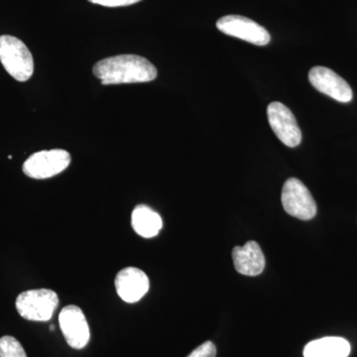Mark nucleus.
<instances>
[{"label":"nucleus","instance_id":"nucleus-1","mask_svg":"<svg viewBox=\"0 0 357 357\" xmlns=\"http://www.w3.org/2000/svg\"><path fill=\"white\" fill-rule=\"evenodd\" d=\"M93 75L103 86L148 83L156 79V67L147 59L137 55H119L96 63Z\"/></svg>","mask_w":357,"mask_h":357},{"label":"nucleus","instance_id":"nucleus-9","mask_svg":"<svg viewBox=\"0 0 357 357\" xmlns=\"http://www.w3.org/2000/svg\"><path fill=\"white\" fill-rule=\"evenodd\" d=\"M59 323L66 342L75 349H82L89 344V328L83 311L70 305L59 314Z\"/></svg>","mask_w":357,"mask_h":357},{"label":"nucleus","instance_id":"nucleus-17","mask_svg":"<svg viewBox=\"0 0 357 357\" xmlns=\"http://www.w3.org/2000/svg\"><path fill=\"white\" fill-rule=\"evenodd\" d=\"M50 330H51V331H54V326H50Z\"/></svg>","mask_w":357,"mask_h":357},{"label":"nucleus","instance_id":"nucleus-16","mask_svg":"<svg viewBox=\"0 0 357 357\" xmlns=\"http://www.w3.org/2000/svg\"><path fill=\"white\" fill-rule=\"evenodd\" d=\"M89 1L105 7H121L132 6L140 2L141 0H89Z\"/></svg>","mask_w":357,"mask_h":357},{"label":"nucleus","instance_id":"nucleus-15","mask_svg":"<svg viewBox=\"0 0 357 357\" xmlns=\"http://www.w3.org/2000/svg\"><path fill=\"white\" fill-rule=\"evenodd\" d=\"M217 356V347L211 342H204L197 347L188 357H215Z\"/></svg>","mask_w":357,"mask_h":357},{"label":"nucleus","instance_id":"nucleus-5","mask_svg":"<svg viewBox=\"0 0 357 357\" xmlns=\"http://www.w3.org/2000/svg\"><path fill=\"white\" fill-rule=\"evenodd\" d=\"M281 199L284 210L294 218L310 220L316 215V202L304 183L298 178H290L286 181Z\"/></svg>","mask_w":357,"mask_h":357},{"label":"nucleus","instance_id":"nucleus-3","mask_svg":"<svg viewBox=\"0 0 357 357\" xmlns=\"http://www.w3.org/2000/svg\"><path fill=\"white\" fill-rule=\"evenodd\" d=\"M16 309L23 319L32 321L51 319L57 309V294L49 289H36L20 294L16 299Z\"/></svg>","mask_w":357,"mask_h":357},{"label":"nucleus","instance_id":"nucleus-11","mask_svg":"<svg viewBox=\"0 0 357 357\" xmlns=\"http://www.w3.org/2000/svg\"><path fill=\"white\" fill-rule=\"evenodd\" d=\"M234 267L239 274L257 276L265 268V257L259 244L248 241L244 246H236L232 250Z\"/></svg>","mask_w":357,"mask_h":357},{"label":"nucleus","instance_id":"nucleus-7","mask_svg":"<svg viewBox=\"0 0 357 357\" xmlns=\"http://www.w3.org/2000/svg\"><path fill=\"white\" fill-rule=\"evenodd\" d=\"M267 116L272 130L283 144L291 148L300 144L302 131L289 107L279 102H271L267 107Z\"/></svg>","mask_w":357,"mask_h":357},{"label":"nucleus","instance_id":"nucleus-8","mask_svg":"<svg viewBox=\"0 0 357 357\" xmlns=\"http://www.w3.org/2000/svg\"><path fill=\"white\" fill-rule=\"evenodd\" d=\"M309 81L319 93L331 96L337 102H349L354 98V93L347 82L328 68L321 66L312 68L309 72Z\"/></svg>","mask_w":357,"mask_h":357},{"label":"nucleus","instance_id":"nucleus-12","mask_svg":"<svg viewBox=\"0 0 357 357\" xmlns=\"http://www.w3.org/2000/svg\"><path fill=\"white\" fill-rule=\"evenodd\" d=\"M351 344L342 337H324L312 340L304 349L305 357H347Z\"/></svg>","mask_w":357,"mask_h":357},{"label":"nucleus","instance_id":"nucleus-6","mask_svg":"<svg viewBox=\"0 0 357 357\" xmlns=\"http://www.w3.org/2000/svg\"><path fill=\"white\" fill-rule=\"evenodd\" d=\"M218 29L229 36L243 40L256 46H266L271 41L269 32L255 21L241 15H227L217 22Z\"/></svg>","mask_w":357,"mask_h":357},{"label":"nucleus","instance_id":"nucleus-14","mask_svg":"<svg viewBox=\"0 0 357 357\" xmlns=\"http://www.w3.org/2000/svg\"><path fill=\"white\" fill-rule=\"evenodd\" d=\"M0 357H27V354L15 337L6 335L0 338Z\"/></svg>","mask_w":357,"mask_h":357},{"label":"nucleus","instance_id":"nucleus-13","mask_svg":"<svg viewBox=\"0 0 357 357\" xmlns=\"http://www.w3.org/2000/svg\"><path fill=\"white\" fill-rule=\"evenodd\" d=\"M131 225L138 236L151 238L159 234L163 222L156 211L144 204H139L132 211Z\"/></svg>","mask_w":357,"mask_h":357},{"label":"nucleus","instance_id":"nucleus-4","mask_svg":"<svg viewBox=\"0 0 357 357\" xmlns=\"http://www.w3.org/2000/svg\"><path fill=\"white\" fill-rule=\"evenodd\" d=\"M70 160V155L66 150H43L26 160L23 172L29 178L44 180L65 171L69 167Z\"/></svg>","mask_w":357,"mask_h":357},{"label":"nucleus","instance_id":"nucleus-2","mask_svg":"<svg viewBox=\"0 0 357 357\" xmlns=\"http://www.w3.org/2000/svg\"><path fill=\"white\" fill-rule=\"evenodd\" d=\"M0 62L6 72L18 82H26L34 72V61L29 49L16 37L0 36Z\"/></svg>","mask_w":357,"mask_h":357},{"label":"nucleus","instance_id":"nucleus-10","mask_svg":"<svg viewBox=\"0 0 357 357\" xmlns=\"http://www.w3.org/2000/svg\"><path fill=\"white\" fill-rule=\"evenodd\" d=\"M114 284L119 297L129 304L142 299L150 287L147 275L135 267L124 268L119 271Z\"/></svg>","mask_w":357,"mask_h":357}]
</instances>
